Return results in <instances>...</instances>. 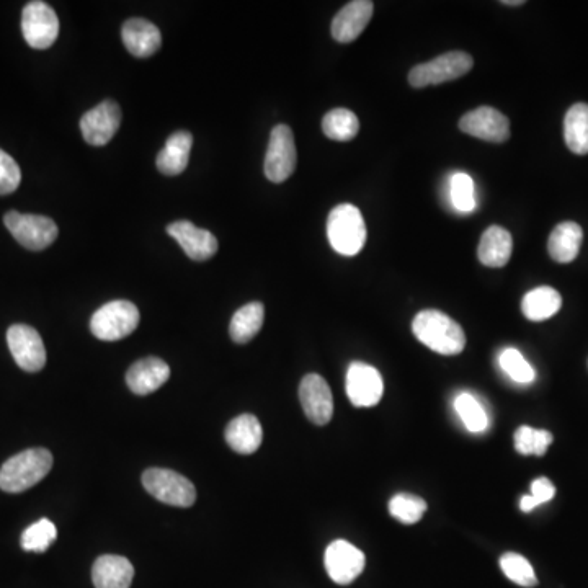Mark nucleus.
<instances>
[{
  "label": "nucleus",
  "instance_id": "nucleus-1",
  "mask_svg": "<svg viewBox=\"0 0 588 588\" xmlns=\"http://www.w3.org/2000/svg\"><path fill=\"white\" fill-rule=\"evenodd\" d=\"M412 332L425 347L446 357L459 355L466 347L463 327L437 309L420 311L412 322Z\"/></svg>",
  "mask_w": 588,
  "mask_h": 588
},
{
  "label": "nucleus",
  "instance_id": "nucleus-2",
  "mask_svg": "<svg viewBox=\"0 0 588 588\" xmlns=\"http://www.w3.org/2000/svg\"><path fill=\"white\" fill-rule=\"evenodd\" d=\"M53 468V455L45 448H32L5 461L0 468V489L20 494L43 481Z\"/></svg>",
  "mask_w": 588,
  "mask_h": 588
},
{
  "label": "nucleus",
  "instance_id": "nucleus-3",
  "mask_svg": "<svg viewBox=\"0 0 588 588\" xmlns=\"http://www.w3.org/2000/svg\"><path fill=\"white\" fill-rule=\"evenodd\" d=\"M366 224L357 206L350 203L335 206L327 219V237L337 254L345 257L357 255L366 242Z\"/></svg>",
  "mask_w": 588,
  "mask_h": 588
},
{
  "label": "nucleus",
  "instance_id": "nucleus-4",
  "mask_svg": "<svg viewBox=\"0 0 588 588\" xmlns=\"http://www.w3.org/2000/svg\"><path fill=\"white\" fill-rule=\"evenodd\" d=\"M473 66L474 59L471 54L464 51H450L428 63L412 67L409 72V84L414 89H424L430 85L456 81L459 77L466 76Z\"/></svg>",
  "mask_w": 588,
  "mask_h": 588
},
{
  "label": "nucleus",
  "instance_id": "nucleus-5",
  "mask_svg": "<svg viewBox=\"0 0 588 588\" xmlns=\"http://www.w3.org/2000/svg\"><path fill=\"white\" fill-rule=\"evenodd\" d=\"M138 308L130 301H112L95 312L90 319V330L97 339L105 342L125 339L139 326Z\"/></svg>",
  "mask_w": 588,
  "mask_h": 588
},
{
  "label": "nucleus",
  "instance_id": "nucleus-6",
  "mask_svg": "<svg viewBox=\"0 0 588 588\" xmlns=\"http://www.w3.org/2000/svg\"><path fill=\"white\" fill-rule=\"evenodd\" d=\"M143 486L162 504L188 508L196 502V489L192 481L172 469H147L143 474Z\"/></svg>",
  "mask_w": 588,
  "mask_h": 588
},
{
  "label": "nucleus",
  "instance_id": "nucleus-7",
  "mask_svg": "<svg viewBox=\"0 0 588 588\" xmlns=\"http://www.w3.org/2000/svg\"><path fill=\"white\" fill-rule=\"evenodd\" d=\"M5 228L28 250H45L58 237V226L53 219L40 214H22L9 211L4 216Z\"/></svg>",
  "mask_w": 588,
  "mask_h": 588
},
{
  "label": "nucleus",
  "instance_id": "nucleus-8",
  "mask_svg": "<svg viewBox=\"0 0 588 588\" xmlns=\"http://www.w3.org/2000/svg\"><path fill=\"white\" fill-rule=\"evenodd\" d=\"M298 164V152L294 144L290 126H275L270 134L267 156H265V175L273 183L285 182L293 175Z\"/></svg>",
  "mask_w": 588,
  "mask_h": 588
},
{
  "label": "nucleus",
  "instance_id": "nucleus-9",
  "mask_svg": "<svg viewBox=\"0 0 588 588\" xmlns=\"http://www.w3.org/2000/svg\"><path fill=\"white\" fill-rule=\"evenodd\" d=\"M22 32L23 38L32 48L48 49L53 46L59 35V18L53 7L41 0H33L25 5Z\"/></svg>",
  "mask_w": 588,
  "mask_h": 588
},
{
  "label": "nucleus",
  "instance_id": "nucleus-10",
  "mask_svg": "<svg viewBox=\"0 0 588 588\" xmlns=\"http://www.w3.org/2000/svg\"><path fill=\"white\" fill-rule=\"evenodd\" d=\"M7 343L17 365L27 373H36L46 365V348L33 327L15 324L7 330Z\"/></svg>",
  "mask_w": 588,
  "mask_h": 588
},
{
  "label": "nucleus",
  "instance_id": "nucleus-11",
  "mask_svg": "<svg viewBox=\"0 0 588 588\" xmlns=\"http://www.w3.org/2000/svg\"><path fill=\"white\" fill-rule=\"evenodd\" d=\"M324 564L327 574L335 584L348 585L360 577L365 569L366 557L357 546L345 539H337L327 546Z\"/></svg>",
  "mask_w": 588,
  "mask_h": 588
},
{
  "label": "nucleus",
  "instance_id": "nucleus-12",
  "mask_svg": "<svg viewBox=\"0 0 588 588\" xmlns=\"http://www.w3.org/2000/svg\"><path fill=\"white\" fill-rule=\"evenodd\" d=\"M121 108L113 100H103L82 116L81 131L85 143L100 147L112 141L120 130Z\"/></svg>",
  "mask_w": 588,
  "mask_h": 588
},
{
  "label": "nucleus",
  "instance_id": "nucleus-13",
  "mask_svg": "<svg viewBox=\"0 0 588 588\" xmlns=\"http://www.w3.org/2000/svg\"><path fill=\"white\" fill-rule=\"evenodd\" d=\"M345 388H347V396L353 406L373 407L383 397V378L375 366L355 361L348 366Z\"/></svg>",
  "mask_w": 588,
  "mask_h": 588
},
{
  "label": "nucleus",
  "instance_id": "nucleus-14",
  "mask_svg": "<svg viewBox=\"0 0 588 588\" xmlns=\"http://www.w3.org/2000/svg\"><path fill=\"white\" fill-rule=\"evenodd\" d=\"M299 401L312 424H329L334 415V397L329 384L321 375H306L299 384Z\"/></svg>",
  "mask_w": 588,
  "mask_h": 588
},
{
  "label": "nucleus",
  "instance_id": "nucleus-15",
  "mask_svg": "<svg viewBox=\"0 0 588 588\" xmlns=\"http://www.w3.org/2000/svg\"><path fill=\"white\" fill-rule=\"evenodd\" d=\"M459 130L489 143H505L510 138V121L492 107H479L459 120Z\"/></svg>",
  "mask_w": 588,
  "mask_h": 588
},
{
  "label": "nucleus",
  "instance_id": "nucleus-16",
  "mask_svg": "<svg viewBox=\"0 0 588 588\" xmlns=\"http://www.w3.org/2000/svg\"><path fill=\"white\" fill-rule=\"evenodd\" d=\"M167 234L179 242L185 254L196 262H205L218 252V239L208 229L196 228L190 221H175L167 226Z\"/></svg>",
  "mask_w": 588,
  "mask_h": 588
},
{
  "label": "nucleus",
  "instance_id": "nucleus-17",
  "mask_svg": "<svg viewBox=\"0 0 588 588\" xmlns=\"http://www.w3.org/2000/svg\"><path fill=\"white\" fill-rule=\"evenodd\" d=\"M375 12V4L371 0H355L348 2L332 22V36L342 45L352 43L363 33Z\"/></svg>",
  "mask_w": 588,
  "mask_h": 588
},
{
  "label": "nucleus",
  "instance_id": "nucleus-18",
  "mask_svg": "<svg viewBox=\"0 0 588 588\" xmlns=\"http://www.w3.org/2000/svg\"><path fill=\"white\" fill-rule=\"evenodd\" d=\"M169 378L170 366L161 358L149 357L131 366L126 373V384L134 394L147 396L162 388Z\"/></svg>",
  "mask_w": 588,
  "mask_h": 588
},
{
  "label": "nucleus",
  "instance_id": "nucleus-19",
  "mask_svg": "<svg viewBox=\"0 0 588 588\" xmlns=\"http://www.w3.org/2000/svg\"><path fill=\"white\" fill-rule=\"evenodd\" d=\"M121 38L125 48L133 54L134 58H151L162 45V36L159 28L144 18H130L126 20L121 30Z\"/></svg>",
  "mask_w": 588,
  "mask_h": 588
},
{
  "label": "nucleus",
  "instance_id": "nucleus-20",
  "mask_svg": "<svg viewBox=\"0 0 588 588\" xmlns=\"http://www.w3.org/2000/svg\"><path fill=\"white\" fill-rule=\"evenodd\" d=\"M224 435L231 450L239 455H252L259 450L263 441L262 425L252 414H242L231 420Z\"/></svg>",
  "mask_w": 588,
  "mask_h": 588
},
{
  "label": "nucleus",
  "instance_id": "nucleus-21",
  "mask_svg": "<svg viewBox=\"0 0 588 588\" xmlns=\"http://www.w3.org/2000/svg\"><path fill=\"white\" fill-rule=\"evenodd\" d=\"M134 567L126 557H98L92 569L95 588H130L133 584Z\"/></svg>",
  "mask_w": 588,
  "mask_h": 588
},
{
  "label": "nucleus",
  "instance_id": "nucleus-22",
  "mask_svg": "<svg viewBox=\"0 0 588 588\" xmlns=\"http://www.w3.org/2000/svg\"><path fill=\"white\" fill-rule=\"evenodd\" d=\"M193 136L188 131L170 134L164 149L157 156V169L167 177H175L187 169L192 151Z\"/></svg>",
  "mask_w": 588,
  "mask_h": 588
},
{
  "label": "nucleus",
  "instance_id": "nucleus-23",
  "mask_svg": "<svg viewBox=\"0 0 588 588\" xmlns=\"http://www.w3.org/2000/svg\"><path fill=\"white\" fill-rule=\"evenodd\" d=\"M513 239L512 234L507 229L500 226H490L482 234L477 257L482 265L490 268H502L507 265L508 260L512 257Z\"/></svg>",
  "mask_w": 588,
  "mask_h": 588
},
{
  "label": "nucleus",
  "instance_id": "nucleus-24",
  "mask_svg": "<svg viewBox=\"0 0 588 588\" xmlns=\"http://www.w3.org/2000/svg\"><path fill=\"white\" fill-rule=\"evenodd\" d=\"M582 241H584V231L579 224L572 221L557 224L549 236V255L556 262L571 263L572 260L577 259Z\"/></svg>",
  "mask_w": 588,
  "mask_h": 588
},
{
  "label": "nucleus",
  "instance_id": "nucleus-25",
  "mask_svg": "<svg viewBox=\"0 0 588 588\" xmlns=\"http://www.w3.org/2000/svg\"><path fill=\"white\" fill-rule=\"evenodd\" d=\"M562 296L551 286H539L528 291L522 301L523 316L531 322H543L559 312Z\"/></svg>",
  "mask_w": 588,
  "mask_h": 588
},
{
  "label": "nucleus",
  "instance_id": "nucleus-26",
  "mask_svg": "<svg viewBox=\"0 0 588 588\" xmlns=\"http://www.w3.org/2000/svg\"><path fill=\"white\" fill-rule=\"evenodd\" d=\"M566 144L577 156L588 154V105L575 103L564 118Z\"/></svg>",
  "mask_w": 588,
  "mask_h": 588
},
{
  "label": "nucleus",
  "instance_id": "nucleus-27",
  "mask_svg": "<svg viewBox=\"0 0 588 588\" xmlns=\"http://www.w3.org/2000/svg\"><path fill=\"white\" fill-rule=\"evenodd\" d=\"M263 319H265V308L262 303L245 304L232 316L231 326H229L231 339L239 345L250 342L262 329Z\"/></svg>",
  "mask_w": 588,
  "mask_h": 588
},
{
  "label": "nucleus",
  "instance_id": "nucleus-28",
  "mask_svg": "<svg viewBox=\"0 0 588 588\" xmlns=\"http://www.w3.org/2000/svg\"><path fill=\"white\" fill-rule=\"evenodd\" d=\"M322 131L332 141H352L360 131V121L347 108H334L324 116Z\"/></svg>",
  "mask_w": 588,
  "mask_h": 588
},
{
  "label": "nucleus",
  "instance_id": "nucleus-29",
  "mask_svg": "<svg viewBox=\"0 0 588 588\" xmlns=\"http://www.w3.org/2000/svg\"><path fill=\"white\" fill-rule=\"evenodd\" d=\"M455 409L459 419L463 420L464 427L471 433H481L489 425L487 412L481 402L469 392H461L455 399Z\"/></svg>",
  "mask_w": 588,
  "mask_h": 588
},
{
  "label": "nucleus",
  "instance_id": "nucleus-30",
  "mask_svg": "<svg viewBox=\"0 0 588 588\" xmlns=\"http://www.w3.org/2000/svg\"><path fill=\"white\" fill-rule=\"evenodd\" d=\"M515 450L523 456H544L549 446L553 445V433L548 430H536V428L522 425L515 432Z\"/></svg>",
  "mask_w": 588,
  "mask_h": 588
},
{
  "label": "nucleus",
  "instance_id": "nucleus-31",
  "mask_svg": "<svg viewBox=\"0 0 588 588\" xmlns=\"http://www.w3.org/2000/svg\"><path fill=\"white\" fill-rule=\"evenodd\" d=\"M425 512H427V502L417 495L402 492L389 500V513L404 525L420 522Z\"/></svg>",
  "mask_w": 588,
  "mask_h": 588
},
{
  "label": "nucleus",
  "instance_id": "nucleus-32",
  "mask_svg": "<svg viewBox=\"0 0 588 588\" xmlns=\"http://www.w3.org/2000/svg\"><path fill=\"white\" fill-rule=\"evenodd\" d=\"M500 569L507 579L512 580L513 584L520 585V587L531 588L538 585L535 569L522 554L505 553L500 557Z\"/></svg>",
  "mask_w": 588,
  "mask_h": 588
},
{
  "label": "nucleus",
  "instance_id": "nucleus-33",
  "mask_svg": "<svg viewBox=\"0 0 588 588\" xmlns=\"http://www.w3.org/2000/svg\"><path fill=\"white\" fill-rule=\"evenodd\" d=\"M58 538V530L48 518H41L23 531L22 548L28 553H45L46 549Z\"/></svg>",
  "mask_w": 588,
  "mask_h": 588
},
{
  "label": "nucleus",
  "instance_id": "nucleus-34",
  "mask_svg": "<svg viewBox=\"0 0 588 588\" xmlns=\"http://www.w3.org/2000/svg\"><path fill=\"white\" fill-rule=\"evenodd\" d=\"M499 365L508 378L513 379L518 384H531L536 379L533 366L525 360L522 353L517 348H505L500 353Z\"/></svg>",
  "mask_w": 588,
  "mask_h": 588
},
{
  "label": "nucleus",
  "instance_id": "nucleus-35",
  "mask_svg": "<svg viewBox=\"0 0 588 588\" xmlns=\"http://www.w3.org/2000/svg\"><path fill=\"white\" fill-rule=\"evenodd\" d=\"M451 201L461 213H471L476 208L474 182L468 174H455L451 179Z\"/></svg>",
  "mask_w": 588,
  "mask_h": 588
},
{
  "label": "nucleus",
  "instance_id": "nucleus-36",
  "mask_svg": "<svg viewBox=\"0 0 588 588\" xmlns=\"http://www.w3.org/2000/svg\"><path fill=\"white\" fill-rule=\"evenodd\" d=\"M20 182H22V170L14 157L0 149V195L14 193Z\"/></svg>",
  "mask_w": 588,
  "mask_h": 588
},
{
  "label": "nucleus",
  "instance_id": "nucleus-37",
  "mask_svg": "<svg viewBox=\"0 0 588 588\" xmlns=\"http://www.w3.org/2000/svg\"><path fill=\"white\" fill-rule=\"evenodd\" d=\"M531 497H535L539 505L546 504L549 500L554 499L556 495V487L553 482L549 481L548 477H538L531 484Z\"/></svg>",
  "mask_w": 588,
  "mask_h": 588
},
{
  "label": "nucleus",
  "instance_id": "nucleus-38",
  "mask_svg": "<svg viewBox=\"0 0 588 588\" xmlns=\"http://www.w3.org/2000/svg\"><path fill=\"white\" fill-rule=\"evenodd\" d=\"M538 505L535 497H531V495H523L522 500H520V508H522V512L525 513H530L531 510H535Z\"/></svg>",
  "mask_w": 588,
  "mask_h": 588
},
{
  "label": "nucleus",
  "instance_id": "nucleus-39",
  "mask_svg": "<svg viewBox=\"0 0 588 588\" xmlns=\"http://www.w3.org/2000/svg\"><path fill=\"white\" fill-rule=\"evenodd\" d=\"M502 4H504V5H523V4H525V2H523V0H505V2H502Z\"/></svg>",
  "mask_w": 588,
  "mask_h": 588
}]
</instances>
